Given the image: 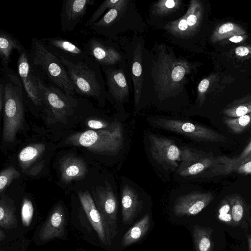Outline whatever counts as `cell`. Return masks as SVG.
Wrapping results in <instances>:
<instances>
[{
	"label": "cell",
	"instance_id": "6da1fadb",
	"mask_svg": "<svg viewBox=\"0 0 251 251\" xmlns=\"http://www.w3.org/2000/svg\"><path fill=\"white\" fill-rule=\"evenodd\" d=\"M195 67L194 62L164 43L155 42L151 50L145 47L142 102L147 99L159 104L187 101Z\"/></svg>",
	"mask_w": 251,
	"mask_h": 251
},
{
	"label": "cell",
	"instance_id": "7a4b0ae2",
	"mask_svg": "<svg viewBox=\"0 0 251 251\" xmlns=\"http://www.w3.org/2000/svg\"><path fill=\"white\" fill-rule=\"evenodd\" d=\"M148 24L139 12L134 0H121L117 6L107 11L89 28L97 34L123 46L128 38L122 35L132 32L139 34L147 29Z\"/></svg>",
	"mask_w": 251,
	"mask_h": 251
},
{
	"label": "cell",
	"instance_id": "3957f363",
	"mask_svg": "<svg viewBox=\"0 0 251 251\" xmlns=\"http://www.w3.org/2000/svg\"><path fill=\"white\" fill-rule=\"evenodd\" d=\"M0 79L4 88L2 138L7 143L16 140L24 122L25 95L17 73L9 67L0 68Z\"/></svg>",
	"mask_w": 251,
	"mask_h": 251
},
{
	"label": "cell",
	"instance_id": "277c9868",
	"mask_svg": "<svg viewBox=\"0 0 251 251\" xmlns=\"http://www.w3.org/2000/svg\"><path fill=\"white\" fill-rule=\"evenodd\" d=\"M28 52L30 63L40 76L66 94L75 97L77 94L59 58L49 50L41 39L32 38Z\"/></svg>",
	"mask_w": 251,
	"mask_h": 251
},
{
	"label": "cell",
	"instance_id": "5b68a950",
	"mask_svg": "<svg viewBox=\"0 0 251 251\" xmlns=\"http://www.w3.org/2000/svg\"><path fill=\"white\" fill-rule=\"evenodd\" d=\"M64 66L77 94L96 100L99 103L108 99L106 84L100 66L92 59L76 63L59 58Z\"/></svg>",
	"mask_w": 251,
	"mask_h": 251
},
{
	"label": "cell",
	"instance_id": "8992f818",
	"mask_svg": "<svg viewBox=\"0 0 251 251\" xmlns=\"http://www.w3.org/2000/svg\"><path fill=\"white\" fill-rule=\"evenodd\" d=\"M201 9V4L198 0H191L181 17L154 27L160 30L170 42L184 50L194 51L197 48Z\"/></svg>",
	"mask_w": 251,
	"mask_h": 251
},
{
	"label": "cell",
	"instance_id": "52a82bcc",
	"mask_svg": "<svg viewBox=\"0 0 251 251\" xmlns=\"http://www.w3.org/2000/svg\"><path fill=\"white\" fill-rule=\"evenodd\" d=\"M124 141L123 126L120 122L114 121L109 128L88 130L71 135L67 143L85 147L99 154H113L123 148Z\"/></svg>",
	"mask_w": 251,
	"mask_h": 251
},
{
	"label": "cell",
	"instance_id": "ba28073f",
	"mask_svg": "<svg viewBox=\"0 0 251 251\" xmlns=\"http://www.w3.org/2000/svg\"><path fill=\"white\" fill-rule=\"evenodd\" d=\"M145 41L143 36L133 34L132 38L122 46L126 54L127 67L134 93V114L135 115L142 103L144 81L143 52Z\"/></svg>",
	"mask_w": 251,
	"mask_h": 251
},
{
	"label": "cell",
	"instance_id": "9c48e42d",
	"mask_svg": "<svg viewBox=\"0 0 251 251\" xmlns=\"http://www.w3.org/2000/svg\"><path fill=\"white\" fill-rule=\"evenodd\" d=\"M36 75L42 107L48 115L59 120L73 114L77 98L53 84H47L37 73Z\"/></svg>",
	"mask_w": 251,
	"mask_h": 251
},
{
	"label": "cell",
	"instance_id": "30bf717a",
	"mask_svg": "<svg viewBox=\"0 0 251 251\" xmlns=\"http://www.w3.org/2000/svg\"><path fill=\"white\" fill-rule=\"evenodd\" d=\"M152 126L179 133L197 141L223 142L226 138L205 126L192 122L176 119L151 118L148 119Z\"/></svg>",
	"mask_w": 251,
	"mask_h": 251
},
{
	"label": "cell",
	"instance_id": "8fae6325",
	"mask_svg": "<svg viewBox=\"0 0 251 251\" xmlns=\"http://www.w3.org/2000/svg\"><path fill=\"white\" fill-rule=\"evenodd\" d=\"M83 49L87 55L100 67L117 65L126 61L123 48L118 43L106 38L91 36Z\"/></svg>",
	"mask_w": 251,
	"mask_h": 251
},
{
	"label": "cell",
	"instance_id": "7c38bea8",
	"mask_svg": "<svg viewBox=\"0 0 251 251\" xmlns=\"http://www.w3.org/2000/svg\"><path fill=\"white\" fill-rule=\"evenodd\" d=\"M101 68L105 76L108 99L118 105L127 102L132 83L126 62L117 65L101 66Z\"/></svg>",
	"mask_w": 251,
	"mask_h": 251
},
{
	"label": "cell",
	"instance_id": "4fadbf2b",
	"mask_svg": "<svg viewBox=\"0 0 251 251\" xmlns=\"http://www.w3.org/2000/svg\"><path fill=\"white\" fill-rule=\"evenodd\" d=\"M17 74L22 82L25 99L37 107H42L39 92L36 73L33 69L25 49L19 53Z\"/></svg>",
	"mask_w": 251,
	"mask_h": 251
},
{
	"label": "cell",
	"instance_id": "5bb4252c",
	"mask_svg": "<svg viewBox=\"0 0 251 251\" xmlns=\"http://www.w3.org/2000/svg\"><path fill=\"white\" fill-rule=\"evenodd\" d=\"M150 151L153 159L162 166L176 169L181 159V150L172 140L151 133Z\"/></svg>",
	"mask_w": 251,
	"mask_h": 251
},
{
	"label": "cell",
	"instance_id": "9a60e30c",
	"mask_svg": "<svg viewBox=\"0 0 251 251\" xmlns=\"http://www.w3.org/2000/svg\"><path fill=\"white\" fill-rule=\"evenodd\" d=\"M181 150V159L176 173L184 177L198 175L219 163L218 157H214L188 147Z\"/></svg>",
	"mask_w": 251,
	"mask_h": 251
},
{
	"label": "cell",
	"instance_id": "2e32d148",
	"mask_svg": "<svg viewBox=\"0 0 251 251\" xmlns=\"http://www.w3.org/2000/svg\"><path fill=\"white\" fill-rule=\"evenodd\" d=\"M188 5L184 0H159L149 8L148 24L155 27L176 20L185 12Z\"/></svg>",
	"mask_w": 251,
	"mask_h": 251
},
{
	"label": "cell",
	"instance_id": "e0dca14e",
	"mask_svg": "<svg viewBox=\"0 0 251 251\" xmlns=\"http://www.w3.org/2000/svg\"><path fill=\"white\" fill-rule=\"evenodd\" d=\"M96 202L102 213V216L108 226L112 237L117 233V202L110 184L105 181L104 186L96 188L94 192Z\"/></svg>",
	"mask_w": 251,
	"mask_h": 251
},
{
	"label": "cell",
	"instance_id": "ac0fdd59",
	"mask_svg": "<svg viewBox=\"0 0 251 251\" xmlns=\"http://www.w3.org/2000/svg\"><path fill=\"white\" fill-rule=\"evenodd\" d=\"M41 40L49 50L59 58H63L74 63L91 59L83 48L66 39L55 37Z\"/></svg>",
	"mask_w": 251,
	"mask_h": 251
},
{
	"label": "cell",
	"instance_id": "d6986e66",
	"mask_svg": "<svg viewBox=\"0 0 251 251\" xmlns=\"http://www.w3.org/2000/svg\"><path fill=\"white\" fill-rule=\"evenodd\" d=\"M213 199L212 193L193 191L178 197L173 210L178 217L195 215L205 208Z\"/></svg>",
	"mask_w": 251,
	"mask_h": 251
},
{
	"label": "cell",
	"instance_id": "ffe728a7",
	"mask_svg": "<svg viewBox=\"0 0 251 251\" xmlns=\"http://www.w3.org/2000/svg\"><path fill=\"white\" fill-rule=\"evenodd\" d=\"M95 0H65L60 13V24L64 32H71L85 16L88 6L95 4Z\"/></svg>",
	"mask_w": 251,
	"mask_h": 251
},
{
	"label": "cell",
	"instance_id": "44dd1931",
	"mask_svg": "<svg viewBox=\"0 0 251 251\" xmlns=\"http://www.w3.org/2000/svg\"><path fill=\"white\" fill-rule=\"evenodd\" d=\"M78 197L85 212L101 241L105 244L110 243L112 237L110 229L97 209L91 194L88 191L80 192L78 193Z\"/></svg>",
	"mask_w": 251,
	"mask_h": 251
},
{
	"label": "cell",
	"instance_id": "7402d4cb",
	"mask_svg": "<svg viewBox=\"0 0 251 251\" xmlns=\"http://www.w3.org/2000/svg\"><path fill=\"white\" fill-rule=\"evenodd\" d=\"M46 147L42 143L30 144L19 152L18 158L22 171L30 175H35L43 168V157Z\"/></svg>",
	"mask_w": 251,
	"mask_h": 251
},
{
	"label": "cell",
	"instance_id": "603a6c76",
	"mask_svg": "<svg viewBox=\"0 0 251 251\" xmlns=\"http://www.w3.org/2000/svg\"><path fill=\"white\" fill-rule=\"evenodd\" d=\"M60 170L62 181L69 183L83 179L87 173L88 168L82 158L69 155L61 160Z\"/></svg>",
	"mask_w": 251,
	"mask_h": 251
},
{
	"label": "cell",
	"instance_id": "cb8c5ba5",
	"mask_svg": "<svg viewBox=\"0 0 251 251\" xmlns=\"http://www.w3.org/2000/svg\"><path fill=\"white\" fill-rule=\"evenodd\" d=\"M121 204L123 222L130 224L141 210L142 204L136 192L128 184L123 187Z\"/></svg>",
	"mask_w": 251,
	"mask_h": 251
},
{
	"label": "cell",
	"instance_id": "d4e9b609",
	"mask_svg": "<svg viewBox=\"0 0 251 251\" xmlns=\"http://www.w3.org/2000/svg\"><path fill=\"white\" fill-rule=\"evenodd\" d=\"M227 198L230 204L234 226H239L246 231L249 225L250 207L238 194L229 195Z\"/></svg>",
	"mask_w": 251,
	"mask_h": 251
},
{
	"label": "cell",
	"instance_id": "484cf974",
	"mask_svg": "<svg viewBox=\"0 0 251 251\" xmlns=\"http://www.w3.org/2000/svg\"><path fill=\"white\" fill-rule=\"evenodd\" d=\"M14 50L18 54L25 50V48L13 35L7 31L1 29L0 31V57L1 67H9L11 61L10 56Z\"/></svg>",
	"mask_w": 251,
	"mask_h": 251
},
{
	"label": "cell",
	"instance_id": "4316f807",
	"mask_svg": "<svg viewBox=\"0 0 251 251\" xmlns=\"http://www.w3.org/2000/svg\"><path fill=\"white\" fill-rule=\"evenodd\" d=\"M211 171L212 176L225 175L233 172L251 176V155L241 161L234 163H218L211 168Z\"/></svg>",
	"mask_w": 251,
	"mask_h": 251
},
{
	"label": "cell",
	"instance_id": "83f0119b",
	"mask_svg": "<svg viewBox=\"0 0 251 251\" xmlns=\"http://www.w3.org/2000/svg\"><path fill=\"white\" fill-rule=\"evenodd\" d=\"M150 225V216L149 214L145 216L133 225L123 236L122 244L126 247L142 239L147 232Z\"/></svg>",
	"mask_w": 251,
	"mask_h": 251
},
{
	"label": "cell",
	"instance_id": "f1b7e54d",
	"mask_svg": "<svg viewBox=\"0 0 251 251\" xmlns=\"http://www.w3.org/2000/svg\"><path fill=\"white\" fill-rule=\"evenodd\" d=\"M213 231L210 227L198 225L193 227V236L197 251H213Z\"/></svg>",
	"mask_w": 251,
	"mask_h": 251
},
{
	"label": "cell",
	"instance_id": "f546056e",
	"mask_svg": "<svg viewBox=\"0 0 251 251\" xmlns=\"http://www.w3.org/2000/svg\"><path fill=\"white\" fill-rule=\"evenodd\" d=\"M224 123L233 132L241 133L251 126V113L237 118H226Z\"/></svg>",
	"mask_w": 251,
	"mask_h": 251
},
{
	"label": "cell",
	"instance_id": "4dcf8cb0",
	"mask_svg": "<svg viewBox=\"0 0 251 251\" xmlns=\"http://www.w3.org/2000/svg\"><path fill=\"white\" fill-rule=\"evenodd\" d=\"M121 0H106L101 3L85 23L86 27H90L97 22L107 11L118 5Z\"/></svg>",
	"mask_w": 251,
	"mask_h": 251
},
{
	"label": "cell",
	"instance_id": "1f68e13d",
	"mask_svg": "<svg viewBox=\"0 0 251 251\" xmlns=\"http://www.w3.org/2000/svg\"><path fill=\"white\" fill-rule=\"evenodd\" d=\"M216 217L223 223L234 226L231 215L230 202L226 197L220 203L216 212Z\"/></svg>",
	"mask_w": 251,
	"mask_h": 251
},
{
	"label": "cell",
	"instance_id": "d6a6232c",
	"mask_svg": "<svg viewBox=\"0 0 251 251\" xmlns=\"http://www.w3.org/2000/svg\"><path fill=\"white\" fill-rule=\"evenodd\" d=\"M20 173L13 166L2 170L0 174V192L2 193L11 184L13 179L19 177Z\"/></svg>",
	"mask_w": 251,
	"mask_h": 251
},
{
	"label": "cell",
	"instance_id": "836d02e7",
	"mask_svg": "<svg viewBox=\"0 0 251 251\" xmlns=\"http://www.w3.org/2000/svg\"><path fill=\"white\" fill-rule=\"evenodd\" d=\"M33 213L34 207L31 201L28 199H24L21 208V219L24 226H28L30 225Z\"/></svg>",
	"mask_w": 251,
	"mask_h": 251
},
{
	"label": "cell",
	"instance_id": "e575fe53",
	"mask_svg": "<svg viewBox=\"0 0 251 251\" xmlns=\"http://www.w3.org/2000/svg\"><path fill=\"white\" fill-rule=\"evenodd\" d=\"M251 155V140L238 156L229 158L225 156H218L219 164H231L241 161Z\"/></svg>",
	"mask_w": 251,
	"mask_h": 251
},
{
	"label": "cell",
	"instance_id": "d590c367",
	"mask_svg": "<svg viewBox=\"0 0 251 251\" xmlns=\"http://www.w3.org/2000/svg\"><path fill=\"white\" fill-rule=\"evenodd\" d=\"M12 207L5 198H1L0 206V222L1 226H6L9 222L10 218H12Z\"/></svg>",
	"mask_w": 251,
	"mask_h": 251
},
{
	"label": "cell",
	"instance_id": "8d00e7d4",
	"mask_svg": "<svg viewBox=\"0 0 251 251\" xmlns=\"http://www.w3.org/2000/svg\"><path fill=\"white\" fill-rule=\"evenodd\" d=\"M251 113V104H239L225 111L226 114L231 117L237 118Z\"/></svg>",
	"mask_w": 251,
	"mask_h": 251
},
{
	"label": "cell",
	"instance_id": "74e56055",
	"mask_svg": "<svg viewBox=\"0 0 251 251\" xmlns=\"http://www.w3.org/2000/svg\"><path fill=\"white\" fill-rule=\"evenodd\" d=\"M88 126L96 130L105 129L109 128L112 123H109L102 120L91 119L87 121Z\"/></svg>",
	"mask_w": 251,
	"mask_h": 251
},
{
	"label": "cell",
	"instance_id": "f35d334b",
	"mask_svg": "<svg viewBox=\"0 0 251 251\" xmlns=\"http://www.w3.org/2000/svg\"><path fill=\"white\" fill-rule=\"evenodd\" d=\"M62 215L60 210H57L54 212L50 218L51 225L54 227H59L62 222Z\"/></svg>",
	"mask_w": 251,
	"mask_h": 251
},
{
	"label": "cell",
	"instance_id": "ab89813d",
	"mask_svg": "<svg viewBox=\"0 0 251 251\" xmlns=\"http://www.w3.org/2000/svg\"><path fill=\"white\" fill-rule=\"evenodd\" d=\"M210 81L208 79L201 80L198 86V95L204 93L209 86Z\"/></svg>",
	"mask_w": 251,
	"mask_h": 251
},
{
	"label": "cell",
	"instance_id": "60d3db41",
	"mask_svg": "<svg viewBox=\"0 0 251 251\" xmlns=\"http://www.w3.org/2000/svg\"><path fill=\"white\" fill-rule=\"evenodd\" d=\"M233 27V25L231 23L225 24L220 27L218 32L220 34H224L232 30Z\"/></svg>",
	"mask_w": 251,
	"mask_h": 251
},
{
	"label": "cell",
	"instance_id": "b9f144b4",
	"mask_svg": "<svg viewBox=\"0 0 251 251\" xmlns=\"http://www.w3.org/2000/svg\"><path fill=\"white\" fill-rule=\"evenodd\" d=\"M4 101V88L3 83L0 82V112L2 113Z\"/></svg>",
	"mask_w": 251,
	"mask_h": 251
},
{
	"label": "cell",
	"instance_id": "7bdbcfd3",
	"mask_svg": "<svg viewBox=\"0 0 251 251\" xmlns=\"http://www.w3.org/2000/svg\"><path fill=\"white\" fill-rule=\"evenodd\" d=\"M249 53V50L245 47H239L235 50V53L239 56L247 55Z\"/></svg>",
	"mask_w": 251,
	"mask_h": 251
},
{
	"label": "cell",
	"instance_id": "ee69618b",
	"mask_svg": "<svg viewBox=\"0 0 251 251\" xmlns=\"http://www.w3.org/2000/svg\"><path fill=\"white\" fill-rule=\"evenodd\" d=\"M243 37L240 36H234L229 39V41L234 43H238L243 40Z\"/></svg>",
	"mask_w": 251,
	"mask_h": 251
},
{
	"label": "cell",
	"instance_id": "f6af8a7d",
	"mask_svg": "<svg viewBox=\"0 0 251 251\" xmlns=\"http://www.w3.org/2000/svg\"><path fill=\"white\" fill-rule=\"evenodd\" d=\"M249 251H251V234H246Z\"/></svg>",
	"mask_w": 251,
	"mask_h": 251
},
{
	"label": "cell",
	"instance_id": "bcb514c9",
	"mask_svg": "<svg viewBox=\"0 0 251 251\" xmlns=\"http://www.w3.org/2000/svg\"><path fill=\"white\" fill-rule=\"evenodd\" d=\"M249 225L250 226L251 229V216H250V219L249 220Z\"/></svg>",
	"mask_w": 251,
	"mask_h": 251
}]
</instances>
